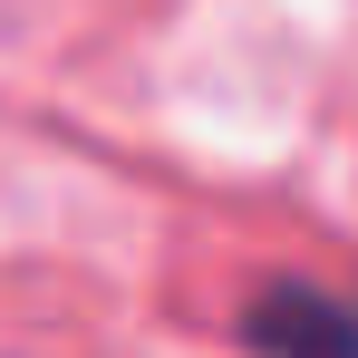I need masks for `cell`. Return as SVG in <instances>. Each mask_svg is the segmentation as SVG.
Masks as SVG:
<instances>
[{
	"instance_id": "1",
	"label": "cell",
	"mask_w": 358,
	"mask_h": 358,
	"mask_svg": "<svg viewBox=\"0 0 358 358\" xmlns=\"http://www.w3.org/2000/svg\"><path fill=\"white\" fill-rule=\"evenodd\" d=\"M242 339L252 349H358V310L349 300H320L310 281H271V291L242 310Z\"/></svg>"
}]
</instances>
